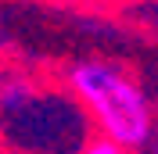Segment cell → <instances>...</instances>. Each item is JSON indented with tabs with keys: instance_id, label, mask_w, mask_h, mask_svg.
Listing matches in <instances>:
<instances>
[{
	"instance_id": "7a4b0ae2",
	"label": "cell",
	"mask_w": 158,
	"mask_h": 154,
	"mask_svg": "<svg viewBox=\"0 0 158 154\" xmlns=\"http://www.w3.org/2000/svg\"><path fill=\"white\" fill-rule=\"evenodd\" d=\"M79 154H129L126 147L111 144V140H104V136H90L86 144L79 147Z\"/></svg>"
},
{
	"instance_id": "277c9868",
	"label": "cell",
	"mask_w": 158,
	"mask_h": 154,
	"mask_svg": "<svg viewBox=\"0 0 158 154\" xmlns=\"http://www.w3.org/2000/svg\"><path fill=\"white\" fill-rule=\"evenodd\" d=\"M0 140H4V136H0Z\"/></svg>"
},
{
	"instance_id": "6da1fadb",
	"label": "cell",
	"mask_w": 158,
	"mask_h": 154,
	"mask_svg": "<svg viewBox=\"0 0 158 154\" xmlns=\"http://www.w3.org/2000/svg\"><path fill=\"white\" fill-rule=\"evenodd\" d=\"M69 90L72 100L86 111L94 136H104L126 151H137L151 140L155 129L151 100L126 68L97 58L76 61L69 68Z\"/></svg>"
},
{
	"instance_id": "3957f363",
	"label": "cell",
	"mask_w": 158,
	"mask_h": 154,
	"mask_svg": "<svg viewBox=\"0 0 158 154\" xmlns=\"http://www.w3.org/2000/svg\"><path fill=\"white\" fill-rule=\"evenodd\" d=\"M155 154H158V147H155Z\"/></svg>"
}]
</instances>
